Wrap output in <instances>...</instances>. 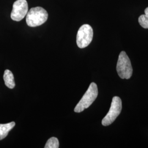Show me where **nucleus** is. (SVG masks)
<instances>
[{
  "mask_svg": "<svg viewBox=\"0 0 148 148\" xmlns=\"http://www.w3.org/2000/svg\"><path fill=\"white\" fill-rule=\"evenodd\" d=\"M98 95V90L96 84L91 83L85 95L75 106L74 111L75 112H81L89 108L96 99Z\"/></svg>",
  "mask_w": 148,
  "mask_h": 148,
  "instance_id": "obj_2",
  "label": "nucleus"
},
{
  "mask_svg": "<svg viewBox=\"0 0 148 148\" xmlns=\"http://www.w3.org/2000/svg\"><path fill=\"white\" fill-rule=\"evenodd\" d=\"M48 16L47 12L42 7H36L32 8L27 13V25L30 27L41 25L47 21Z\"/></svg>",
  "mask_w": 148,
  "mask_h": 148,
  "instance_id": "obj_1",
  "label": "nucleus"
},
{
  "mask_svg": "<svg viewBox=\"0 0 148 148\" xmlns=\"http://www.w3.org/2000/svg\"><path fill=\"white\" fill-rule=\"evenodd\" d=\"M3 79L5 85L9 88L12 89L15 87V82L13 74L9 70H5L3 75Z\"/></svg>",
  "mask_w": 148,
  "mask_h": 148,
  "instance_id": "obj_8",
  "label": "nucleus"
},
{
  "mask_svg": "<svg viewBox=\"0 0 148 148\" xmlns=\"http://www.w3.org/2000/svg\"><path fill=\"white\" fill-rule=\"evenodd\" d=\"M93 31L92 27L88 24H84L79 27L77 36V45L80 48L87 47L92 41Z\"/></svg>",
  "mask_w": 148,
  "mask_h": 148,
  "instance_id": "obj_5",
  "label": "nucleus"
},
{
  "mask_svg": "<svg viewBox=\"0 0 148 148\" xmlns=\"http://www.w3.org/2000/svg\"><path fill=\"white\" fill-rule=\"evenodd\" d=\"M28 12V5L26 0H16L13 3L11 17L12 20L21 21Z\"/></svg>",
  "mask_w": 148,
  "mask_h": 148,
  "instance_id": "obj_6",
  "label": "nucleus"
},
{
  "mask_svg": "<svg viewBox=\"0 0 148 148\" xmlns=\"http://www.w3.org/2000/svg\"><path fill=\"white\" fill-rule=\"evenodd\" d=\"M59 147V143L58 139L56 137L49 138L46 144L45 148H58Z\"/></svg>",
  "mask_w": 148,
  "mask_h": 148,
  "instance_id": "obj_10",
  "label": "nucleus"
},
{
  "mask_svg": "<svg viewBox=\"0 0 148 148\" xmlns=\"http://www.w3.org/2000/svg\"><path fill=\"white\" fill-rule=\"evenodd\" d=\"M145 14H142L138 18V22L140 26L144 29H148V7L144 11Z\"/></svg>",
  "mask_w": 148,
  "mask_h": 148,
  "instance_id": "obj_9",
  "label": "nucleus"
},
{
  "mask_svg": "<svg viewBox=\"0 0 148 148\" xmlns=\"http://www.w3.org/2000/svg\"><path fill=\"white\" fill-rule=\"evenodd\" d=\"M117 74L122 79H129L131 77L133 69L130 59L125 51L120 53L117 63Z\"/></svg>",
  "mask_w": 148,
  "mask_h": 148,
  "instance_id": "obj_3",
  "label": "nucleus"
},
{
  "mask_svg": "<svg viewBox=\"0 0 148 148\" xmlns=\"http://www.w3.org/2000/svg\"><path fill=\"white\" fill-rule=\"evenodd\" d=\"M122 101L119 97H114L112 99L111 106L109 111L102 120L101 123L103 126H107L115 121L117 117L120 114L122 110Z\"/></svg>",
  "mask_w": 148,
  "mask_h": 148,
  "instance_id": "obj_4",
  "label": "nucleus"
},
{
  "mask_svg": "<svg viewBox=\"0 0 148 148\" xmlns=\"http://www.w3.org/2000/svg\"><path fill=\"white\" fill-rule=\"evenodd\" d=\"M16 123L11 122L5 124H0V140L6 137L9 132L15 126Z\"/></svg>",
  "mask_w": 148,
  "mask_h": 148,
  "instance_id": "obj_7",
  "label": "nucleus"
}]
</instances>
